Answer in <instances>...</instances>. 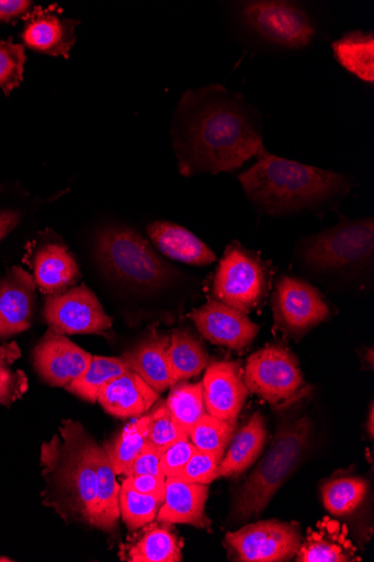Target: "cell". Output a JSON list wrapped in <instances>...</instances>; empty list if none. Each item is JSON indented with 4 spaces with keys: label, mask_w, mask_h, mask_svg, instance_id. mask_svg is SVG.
<instances>
[{
    "label": "cell",
    "mask_w": 374,
    "mask_h": 562,
    "mask_svg": "<svg viewBox=\"0 0 374 562\" xmlns=\"http://www.w3.org/2000/svg\"><path fill=\"white\" fill-rule=\"evenodd\" d=\"M175 121L174 144L186 176L233 171L264 149L258 121L243 98L220 85L186 91Z\"/></svg>",
    "instance_id": "1"
},
{
    "label": "cell",
    "mask_w": 374,
    "mask_h": 562,
    "mask_svg": "<svg viewBox=\"0 0 374 562\" xmlns=\"http://www.w3.org/2000/svg\"><path fill=\"white\" fill-rule=\"evenodd\" d=\"M99 446L79 423L64 422L60 435L42 445L43 503L67 522L92 527Z\"/></svg>",
    "instance_id": "2"
},
{
    "label": "cell",
    "mask_w": 374,
    "mask_h": 562,
    "mask_svg": "<svg viewBox=\"0 0 374 562\" xmlns=\"http://www.w3.org/2000/svg\"><path fill=\"white\" fill-rule=\"evenodd\" d=\"M258 158L238 179L248 198L267 214L313 210L348 189L341 173L286 160L265 149Z\"/></svg>",
    "instance_id": "3"
},
{
    "label": "cell",
    "mask_w": 374,
    "mask_h": 562,
    "mask_svg": "<svg viewBox=\"0 0 374 562\" xmlns=\"http://www.w3.org/2000/svg\"><path fill=\"white\" fill-rule=\"evenodd\" d=\"M311 434V423L303 417L282 425L269 452L237 491L234 518L246 522L262 514L301 461Z\"/></svg>",
    "instance_id": "4"
},
{
    "label": "cell",
    "mask_w": 374,
    "mask_h": 562,
    "mask_svg": "<svg viewBox=\"0 0 374 562\" xmlns=\"http://www.w3.org/2000/svg\"><path fill=\"white\" fill-rule=\"evenodd\" d=\"M97 252L101 265L117 279L144 289L162 288L174 277V269L158 257L149 241L126 226L99 234Z\"/></svg>",
    "instance_id": "5"
},
{
    "label": "cell",
    "mask_w": 374,
    "mask_h": 562,
    "mask_svg": "<svg viewBox=\"0 0 374 562\" xmlns=\"http://www.w3.org/2000/svg\"><path fill=\"white\" fill-rule=\"evenodd\" d=\"M374 250V222L343 220L337 226L304 240L305 262L320 270H340L367 262Z\"/></svg>",
    "instance_id": "6"
},
{
    "label": "cell",
    "mask_w": 374,
    "mask_h": 562,
    "mask_svg": "<svg viewBox=\"0 0 374 562\" xmlns=\"http://www.w3.org/2000/svg\"><path fill=\"white\" fill-rule=\"evenodd\" d=\"M241 21L259 37L285 48H303L316 34L314 22L298 4L252 0L241 5Z\"/></svg>",
    "instance_id": "7"
},
{
    "label": "cell",
    "mask_w": 374,
    "mask_h": 562,
    "mask_svg": "<svg viewBox=\"0 0 374 562\" xmlns=\"http://www.w3.org/2000/svg\"><path fill=\"white\" fill-rule=\"evenodd\" d=\"M265 288V271L257 255L237 243L229 245L213 285L216 297L248 314L263 299Z\"/></svg>",
    "instance_id": "8"
},
{
    "label": "cell",
    "mask_w": 374,
    "mask_h": 562,
    "mask_svg": "<svg viewBox=\"0 0 374 562\" xmlns=\"http://www.w3.org/2000/svg\"><path fill=\"white\" fill-rule=\"evenodd\" d=\"M302 541L297 524L265 520L228 533L225 543L235 561L282 562L296 557Z\"/></svg>",
    "instance_id": "9"
},
{
    "label": "cell",
    "mask_w": 374,
    "mask_h": 562,
    "mask_svg": "<svg viewBox=\"0 0 374 562\" xmlns=\"http://www.w3.org/2000/svg\"><path fill=\"white\" fill-rule=\"evenodd\" d=\"M243 378L249 391L274 405L293 397L303 384L296 357L282 345L267 346L250 356Z\"/></svg>",
    "instance_id": "10"
},
{
    "label": "cell",
    "mask_w": 374,
    "mask_h": 562,
    "mask_svg": "<svg viewBox=\"0 0 374 562\" xmlns=\"http://www.w3.org/2000/svg\"><path fill=\"white\" fill-rule=\"evenodd\" d=\"M49 330L58 335H98L109 330L113 321L103 312L95 294L86 285L48 295L43 312Z\"/></svg>",
    "instance_id": "11"
},
{
    "label": "cell",
    "mask_w": 374,
    "mask_h": 562,
    "mask_svg": "<svg viewBox=\"0 0 374 562\" xmlns=\"http://www.w3.org/2000/svg\"><path fill=\"white\" fill-rule=\"evenodd\" d=\"M276 327L299 338L330 317V308L319 290L297 278L284 277L273 295Z\"/></svg>",
    "instance_id": "12"
},
{
    "label": "cell",
    "mask_w": 374,
    "mask_h": 562,
    "mask_svg": "<svg viewBox=\"0 0 374 562\" xmlns=\"http://www.w3.org/2000/svg\"><path fill=\"white\" fill-rule=\"evenodd\" d=\"M34 367L50 386L66 387L88 369L92 355L69 338L48 330L33 353Z\"/></svg>",
    "instance_id": "13"
},
{
    "label": "cell",
    "mask_w": 374,
    "mask_h": 562,
    "mask_svg": "<svg viewBox=\"0 0 374 562\" xmlns=\"http://www.w3.org/2000/svg\"><path fill=\"white\" fill-rule=\"evenodd\" d=\"M201 335L212 344L235 350L248 347L260 327L247 314L220 301H211L190 314Z\"/></svg>",
    "instance_id": "14"
},
{
    "label": "cell",
    "mask_w": 374,
    "mask_h": 562,
    "mask_svg": "<svg viewBox=\"0 0 374 562\" xmlns=\"http://www.w3.org/2000/svg\"><path fill=\"white\" fill-rule=\"evenodd\" d=\"M202 387L207 414L236 424L249 393L240 367L229 361L209 364Z\"/></svg>",
    "instance_id": "15"
},
{
    "label": "cell",
    "mask_w": 374,
    "mask_h": 562,
    "mask_svg": "<svg viewBox=\"0 0 374 562\" xmlns=\"http://www.w3.org/2000/svg\"><path fill=\"white\" fill-rule=\"evenodd\" d=\"M23 21L22 38L27 47L46 56L69 59L78 21L65 19L57 5L35 7Z\"/></svg>",
    "instance_id": "16"
},
{
    "label": "cell",
    "mask_w": 374,
    "mask_h": 562,
    "mask_svg": "<svg viewBox=\"0 0 374 562\" xmlns=\"http://www.w3.org/2000/svg\"><path fill=\"white\" fill-rule=\"evenodd\" d=\"M36 283L29 272L12 268L0 278V338L30 329L35 311Z\"/></svg>",
    "instance_id": "17"
},
{
    "label": "cell",
    "mask_w": 374,
    "mask_h": 562,
    "mask_svg": "<svg viewBox=\"0 0 374 562\" xmlns=\"http://www.w3.org/2000/svg\"><path fill=\"white\" fill-rule=\"evenodd\" d=\"M158 398L159 393L133 371L104 384L97 395L103 411L121 419L146 415Z\"/></svg>",
    "instance_id": "18"
},
{
    "label": "cell",
    "mask_w": 374,
    "mask_h": 562,
    "mask_svg": "<svg viewBox=\"0 0 374 562\" xmlns=\"http://www.w3.org/2000/svg\"><path fill=\"white\" fill-rule=\"evenodd\" d=\"M208 486L186 483L177 477L167 479L166 497L156 520L170 525H190L207 529L211 521L205 515Z\"/></svg>",
    "instance_id": "19"
},
{
    "label": "cell",
    "mask_w": 374,
    "mask_h": 562,
    "mask_svg": "<svg viewBox=\"0 0 374 562\" xmlns=\"http://www.w3.org/2000/svg\"><path fill=\"white\" fill-rule=\"evenodd\" d=\"M33 278L43 293L59 294L80 279L78 265L67 246L58 241H44L33 251Z\"/></svg>",
    "instance_id": "20"
},
{
    "label": "cell",
    "mask_w": 374,
    "mask_h": 562,
    "mask_svg": "<svg viewBox=\"0 0 374 562\" xmlns=\"http://www.w3.org/2000/svg\"><path fill=\"white\" fill-rule=\"evenodd\" d=\"M349 538L348 528L326 518L309 529L296 554L297 562H352L361 561Z\"/></svg>",
    "instance_id": "21"
},
{
    "label": "cell",
    "mask_w": 374,
    "mask_h": 562,
    "mask_svg": "<svg viewBox=\"0 0 374 562\" xmlns=\"http://www.w3.org/2000/svg\"><path fill=\"white\" fill-rule=\"evenodd\" d=\"M146 231L156 248L174 261L205 267L217 259L206 244L180 225L158 221L149 224Z\"/></svg>",
    "instance_id": "22"
},
{
    "label": "cell",
    "mask_w": 374,
    "mask_h": 562,
    "mask_svg": "<svg viewBox=\"0 0 374 562\" xmlns=\"http://www.w3.org/2000/svg\"><path fill=\"white\" fill-rule=\"evenodd\" d=\"M169 346V336L152 334L125 351L122 359L151 389L157 393H163L171 387L167 362Z\"/></svg>",
    "instance_id": "23"
},
{
    "label": "cell",
    "mask_w": 374,
    "mask_h": 562,
    "mask_svg": "<svg viewBox=\"0 0 374 562\" xmlns=\"http://www.w3.org/2000/svg\"><path fill=\"white\" fill-rule=\"evenodd\" d=\"M141 529L123 547V559L132 562L182 561V548L170 524L152 521Z\"/></svg>",
    "instance_id": "24"
},
{
    "label": "cell",
    "mask_w": 374,
    "mask_h": 562,
    "mask_svg": "<svg viewBox=\"0 0 374 562\" xmlns=\"http://www.w3.org/2000/svg\"><path fill=\"white\" fill-rule=\"evenodd\" d=\"M267 439L264 418L260 413L234 436L219 467V477H236L251 468L260 456Z\"/></svg>",
    "instance_id": "25"
},
{
    "label": "cell",
    "mask_w": 374,
    "mask_h": 562,
    "mask_svg": "<svg viewBox=\"0 0 374 562\" xmlns=\"http://www.w3.org/2000/svg\"><path fill=\"white\" fill-rule=\"evenodd\" d=\"M97 492L92 527L113 532L121 518V486L104 449L99 447L95 454Z\"/></svg>",
    "instance_id": "26"
},
{
    "label": "cell",
    "mask_w": 374,
    "mask_h": 562,
    "mask_svg": "<svg viewBox=\"0 0 374 562\" xmlns=\"http://www.w3.org/2000/svg\"><path fill=\"white\" fill-rule=\"evenodd\" d=\"M167 362L172 387L203 372L208 364V355L190 331L178 329L170 337Z\"/></svg>",
    "instance_id": "27"
},
{
    "label": "cell",
    "mask_w": 374,
    "mask_h": 562,
    "mask_svg": "<svg viewBox=\"0 0 374 562\" xmlns=\"http://www.w3.org/2000/svg\"><path fill=\"white\" fill-rule=\"evenodd\" d=\"M336 60L360 80L374 83V35L353 31L333 42Z\"/></svg>",
    "instance_id": "28"
},
{
    "label": "cell",
    "mask_w": 374,
    "mask_h": 562,
    "mask_svg": "<svg viewBox=\"0 0 374 562\" xmlns=\"http://www.w3.org/2000/svg\"><path fill=\"white\" fill-rule=\"evenodd\" d=\"M148 425L149 415H144L102 447L116 475H126L135 459L146 447Z\"/></svg>",
    "instance_id": "29"
},
{
    "label": "cell",
    "mask_w": 374,
    "mask_h": 562,
    "mask_svg": "<svg viewBox=\"0 0 374 562\" xmlns=\"http://www.w3.org/2000/svg\"><path fill=\"white\" fill-rule=\"evenodd\" d=\"M132 371L122 357L92 356L86 372L66 386L70 393L90 402H97L100 389L110 381Z\"/></svg>",
    "instance_id": "30"
},
{
    "label": "cell",
    "mask_w": 374,
    "mask_h": 562,
    "mask_svg": "<svg viewBox=\"0 0 374 562\" xmlns=\"http://www.w3.org/2000/svg\"><path fill=\"white\" fill-rule=\"evenodd\" d=\"M167 406L177 426L190 435L206 414L202 382L195 384L182 382L172 386Z\"/></svg>",
    "instance_id": "31"
},
{
    "label": "cell",
    "mask_w": 374,
    "mask_h": 562,
    "mask_svg": "<svg viewBox=\"0 0 374 562\" xmlns=\"http://www.w3.org/2000/svg\"><path fill=\"white\" fill-rule=\"evenodd\" d=\"M367 486L366 481L358 477L329 482L322 490L325 505L333 516L351 515L363 502Z\"/></svg>",
    "instance_id": "32"
},
{
    "label": "cell",
    "mask_w": 374,
    "mask_h": 562,
    "mask_svg": "<svg viewBox=\"0 0 374 562\" xmlns=\"http://www.w3.org/2000/svg\"><path fill=\"white\" fill-rule=\"evenodd\" d=\"M20 357L21 349L15 341L0 345V405H12L29 390L24 372L14 369Z\"/></svg>",
    "instance_id": "33"
},
{
    "label": "cell",
    "mask_w": 374,
    "mask_h": 562,
    "mask_svg": "<svg viewBox=\"0 0 374 562\" xmlns=\"http://www.w3.org/2000/svg\"><path fill=\"white\" fill-rule=\"evenodd\" d=\"M235 426L234 423L205 414L191 430L189 437L200 451L225 454L235 436Z\"/></svg>",
    "instance_id": "34"
},
{
    "label": "cell",
    "mask_w": 374,
    "mask_h": 562,
    "mask_svg": "<svg viewBox=\"0 0 374 562\" xmlns=\"http://www.w3.org/2000/svg\"><path fill=\"white\" fill-rule=\"evenodd\" d=\"M121 517L131 531H136L156 520L162 501L136 492L123 482L121 487Z\"/></svg>",
    "instance_id": "35"
},
{
    "label": "cell",
    "mask_w": 374,
    "mask_h": 562,
    "mask_svg": "<svg viewBox=\"0 0 374 562\" xmlns=\"http://www.w3.org/2000/svg\"><path fill=\"white\" fill-rule=\"evenodd\" d=\"M25 47L12 40H0V89L9 95L24 79Z\"/></svg>",
    "instance_id": "36"
},
{
    "label": "cell",
    "mask_w": 374,
    "mask_h": 562,
    "mask_svg": "<svg viewBox=\"0 0 374 562\" xmlns=\"http://www.w3.org/2000/svg\"><path fill=\"white\" fill-rule=\"evenodd\" d=\"M183 438H189V435L173 422L167 401L159 403L149 415L147 445L162 454L171 445Z\"/></svg>",
    "instance_id": "37"
},
{
    "label": "cell",
    "mask_w": 374,
    "mask_h": 562,
    "mask_svg": "<svg viewBox=\"0 0 374 562\" xmlns=\"http://www.w3.org/2000/svg\"><path fill=\"white\" fill-rule=\"evenodd\" d=\"M224 456L203 452L196 449L177 479L186 483L208 485L219 479L218 471Z\"/></svg>",
    "instance_id": "38"
},
{
    "label": "cell",
    "mask_w": 374,
    "mask_h": 562,
    "mask_svg": "<svg viewBox=\"0 0 374 562\" xmlns=\"http://www.w3.org/2000/svg\"><path fill=\"white\" fill-rule=\"evenodd\" d=\"M196 451L189 438H183L171 445L160 454V471L166 477H178Z\"/></svg>",
    "instance_id": "39"
},
{
    "label": "cell",
    "mask_w": 374,
    "mask_h": 562,
    "mask_svg": "<svg viewBox=\"0 0 374 562\" xmlns=\"http://www.w3.org/2000/svg\"><path fill=\"white\" fill-rule=\"evenodd\" d=\"M160 453L152 447L146 445L144 450L135 459V462L126 473L128 476H140V475H152V476H165L160 471Z\"/></svg>",
    "instance_id": "40"
},
{
    "label": "cell",
    "mask_w": 374,
    "mask_h": 562,
    "mask_svg": "<svg viewBox=\"0 0 374 562\" xmlns=\"http://www.w3.org/2000/svg\"><path fill=\"white\" fill-rule=\"evenodd\" d=\"M124 483L136 492L165 501L167 490V477L165 476H128L124 480Z\"/></svg>",
    "instance_id": "41"
},
{
    "label": "cell",
    "mask_w": 374,
    "mask_h": 562,
    "mask_svg": "<svg viewBox=\"0 0 374 562\" xmlns=\"http://www.w3.org/2000/svg\"><path fill=\"white\" fill-rule=\"evenodd\" d=\"M32 10L33 3L26 0H0V23L24 20Z\"/></svg>",
    "instance_id": "42"
},
{
    "label": "cell",
    "mask_w": 374,
    "mask_h": 562,
    "mask_svg": "<svg viewBox=\"0 0 374 562\" xmlns=\"http://www.w3.org/2000/svg\"><path fill=\"white\" fill-rule=\"evenodd\" d=\"M22 221V213L16 210H0V243H2Z\"/></svg>",
    "instance_id": "43"
},
{
    "label": "cell",
    "mask_w": 374,
    "mask_h": 562,
    "mask_svg": "<svg viewBox=\"0 0 374 562\" xmlns=\"http://www.w3.org/2000/svg\"><path fill=\"white\" fill-rule=\"evenodd\" d=\"M373 404H371V408H370V416H369V424H367V429H369V432H370V436L373 437V432H374V427H373Z\"/></svg>",
    "instance_id": "44"
},
{
    "label": "cell",
    "mask_w": 374,
    "mask_h": 562,
    "mask_svg": "<svg viewBox=\"0 0 374 562\" xmlns=\"http://www.w3.org/2000/svg\"><path fill=\"white\" fill-rule=\"evenodd\" d=\"M0 561H13V560L10 558H7V557H0Z\"/></svg>",
    "instance_id": "45"
}]
</instances>
